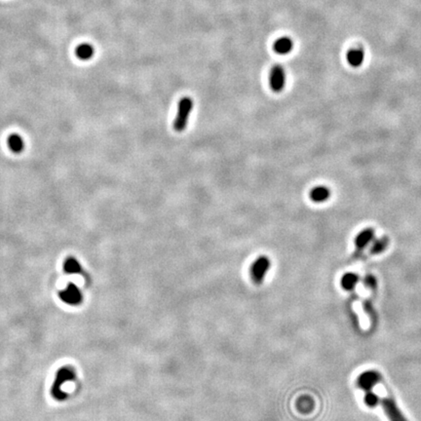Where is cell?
<instances>
[{"label": "cell", "instance_id": "6da1fadb", "mask_svg": "<svg viewBox=\"0 0 421 421\" xmlns=\"http://www.w3.org/2000/svg\"><path fill=\"white\" fill-rule=\"evenodd\" d=\"M75 378V373L70 367H64L57 373L55 381L53 383L51 393L57 401H64L66 399V394L63 391V386L66 381H71Z\"/></svg>", "mask_w": 421, "mask_h": 421}, {"label": "cell", "instance_id": "7a4b0ae2", "mask_svg": "<svg viewBox=\"0 0 421 421\" xmlns=\"http://www.w3.org/2000/svg\"><path fill=\"white\" fill-rule=\"evenodd\" d=\"M193 100L190 97H183L179 100L177 105V111L174 121V129L180 133L185 130L188 124L189 116L193 109Z\"/></svg>", "mask_w": 421, "mask_h": 421}, {"label": "cell", "instance_id": "3957f363", "mask_svg": "<svg viewBox=\"0 0 421 421\" xmlns=\"http://www.w3.org/2000/svg\"><path fill=\"white\" fill-rule=\"evenodd\" d=\"M271 262L266 256L259 257L251 267V276L256 284H262L270 269Z\"/></svg>", "mask_w": 421, "mask_h": 421}, {"label": "cell", "instance_id": "277c9868", "mask_svg": "<svg viewBox=\"0 0 421 421\" xmlns=\"http://www.w3.org/2000/svg\"><path fill=\"white\" fill-rule=\"evenodd\" d=\"M269 85L273 92L280 93L286 85V72L280 65L274 66L269 73Z\"/></svg>", "mask_w": 421, "mask_h": 421}, {"label": "cell", "instance_id": "5b68a950", "mask_svg": "<svg viewBox=\"0 0 421 421\" xmlns=\"http://www.w3.org/2000/svg\"><path fill=\"white\" fill-rule=\"evenodd\" d=\"M60 297L64 302L69 305H76L81 302L82 293L74 284H69L64 290L60 292Z\"/></svg>", "mask_w": 421, "mask_h": 421}, {"label": "cell", "instance_id": "8992f818", "mask_svg": "<svg viewBox=\"0 0 421 421\" xmlns=\"http://www.w3.org/2000/svg\"><path fill=\"white\" fill-rule=\"evenodd\" d=\"M382 408L390 421H408L403 416L402 412L396 405V403L389 398H385L381 401Z\"/></svg>", "mask_w": 421, "mask_h": 421}, {"label": "cell", "instance_id": "52a82bcc", "mask_svg": "<svg viewBox=\"0 0 421 421\" xmlns=\"http://www.w3.org/2000/svg\"><path fill=\"white\" fill-rule=\"evenodd\" d=\"M380 379H381V377L377 372L368 371V372L363 373L358 377V385L366 391H371L372 388L377 382H379Z\"/></svg>", "mask_w": 421, "mask_h": 421}, {"label": "cell", "instance_id": "ba28073f", "mask_svg": "<svg viewBox=\"0 0 421 421\" xmlns=\"http://www.w3.org/2000/svg\"><path fill=\"white\" fill-rule=\"evenodd\" d=\"M375 238V230L373 228H366L362 230L355 238V246L357 251H362L366 248Z\"/></svg>", "mask_w": 421, "mask_h": 421}, {"label": "cell", "instance_id": "9c48e42d", "mask_svg": "<svg viewBox=\"0 0 421 421\" xmlns=\"http://www.w3.org/2000/svg\"><path fill=\"white\" fill-rule=\"evenodd\" d=\"M347 63L352 67H359L363 65L365 60V53L362 48H353L347 52L346 55Z\"/></svg>", "mask_w": 421, "mask_h": 421}, {"label": "cell", "instance_id": "30bf717a", "mask_svg": "<svg viewBox=\"0 0 421 421\" xmlns=\"http://www.w3.org/2000/svg\"><path fill=\"white\" fill-rule=\"evenodd\" d=\"M273 49L279 55H287L292 51L293 41L288 36H283L274 42Z\"/></svg>", "mask_w": 421, "mask_h": 421}, {"label": "cell", "instance_id": "8fae6325", "mask_svg": "<svg viewBox=\"0 0 421 421\" xmlns=\"http://www.w3.org/2000/svg\"><path fill=\"white\" fill-rule=\"evenodd\" d=\"M309 197L315 203H323L330 199L331 191L328 187L324 185L315 186L313 189H311L309 193Z\"/></svg>", "mask_w": 421, "mask_h": 421}, {"label": "cell", "instance_id": "7c38bea8", "mask_svg": "<svg viewBox=\"0 0 421 421\" xmlns=\"http://www.w3.org/2000/svg\"><path fill=\"white\" fill-rule=\"evenodd\" d=\"M75 54L77 58H79L82 61H88L91 58H93L95 54V49L91 44L88 43H82L77 46Z\"/></svg>", "mask_w": 421, "mask_h": 421}, {"label": "cell", "instance_id": "4fadbf2b", "mask_svg": "<svg viewBox=\"0 0 421 421\" xmlns=\"http://www.w3.org/2000/svg\"><path fill=\"white\" fill-rule=\"evenodd\" d=\"M8 145L15 153H20L24 149V140L18 134H13L8 138Z\"/></svg>", "mask_w": 421, "mask_h": 421}, {"label": "cell", "instance_id": "5bb4252c", "mask_svg": "<svg viewBox=\"0 0 421 421\" xmlns=\"http://www.w3.org/2000/svg\"><path fill=\"white\" fill-rule=\"evenodd\" d=\"M64 269L67 274H78V273H81L82 271L80 263L74 258H68L65 262Z\"/></svg>", "mask_w": 421, "mask_h": 421}, {"label": "cell", "instance_id": "9a60e30c", "mask_svg": "<svg viewBox=\"0 0 421 421\" xmlns=\"http://www.w3.org/2000/svg\"><path fill=\"white\" fill-rule=\"evenodd\" d=\"M388 244H389V240L387 237H381L379 239L375 240L371 247V254L377 255L382 253L388 247Z\"/></svg>", "mask_w": 421, "mask_h": 421}, {"label": "cell", "instance_id": "2e32d148", "mask_svg": "<svg viewBox=\"0 0 421 421\" xmlns=\"http://www.w3.org/2000/svg\"><path fill=\"white\" fill-rule=\"evenodd\" d=\"M358 281L359 277L355 273H346L341 278V287L346 290H351L354 288Z\"/></svg>", "mask_w": 421, "mask_h": 421}, {"label": "cell", "instance_id": "e0dca14e", "mask_svg": "<svg viewBox=\"0 0 421 421\" xmlns=\"http://www.w3.org/2000/svg\"><path fill=\"white\" fill-rule=\"evenodd\" d=\"M365 403L370 408H374L379 403V398L375 393L368 391V393L365 396Z\"/></svg>", "mask_w": 421, "mask_h": 421}, {"label": "cell", "instance_id": "ac0fdd59", "mask_svg": "<svg viewBox=\"0 0 421 421\" xmlns=\"http://www.w3.org/2000/svg\"><path fill=\"white\" fill-rule=\"evenodd\" d=\"M364 284L371 288H375L377 287V280L373 275H368L364 279Z\"/></svg>", "mask_w": 421, "mask_h": 421}]
</instances>
